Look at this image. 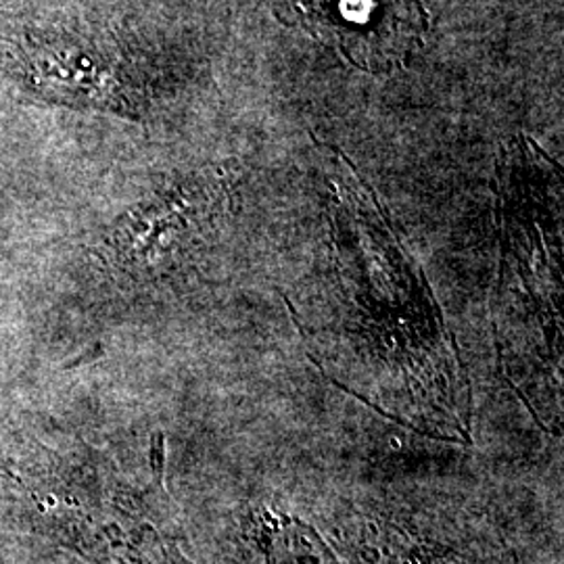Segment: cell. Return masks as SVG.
Returning a JSON list of instances; mask_svg holds the SVG:
<instances>
[{
	"label": "cell",
	"instance_id": "obj_1",
	"mask_svg": "<svg viewBox=\"0 0 564 564\" xmlns=\"http://www.w3.org/2000/svg\"><path fill=\"white\" fill-rule=\"evenodd\" d=\"M274 11L368 74L403 67L429 28L421 0H274Z\"/></svg>",
	"mask_w": 564,
	"mask_h": 564
},
{
	"label": "cell",
	"instance_id": "obj_2",
	"mask_svg": "<svg viewBox=\"0 0 564 564\" xmlns=\"http://www.w3.org/2000/svg\"><path fill=\"white\" fill-rule=\"evenodd\" d=\"M23 65L32 84L65 101L126 111L130 95L116 61L88 44L39 42L25 46Z\"/></svg>",
	"mask_w": 564,
	"mask_h": 564
}]
</instances>
